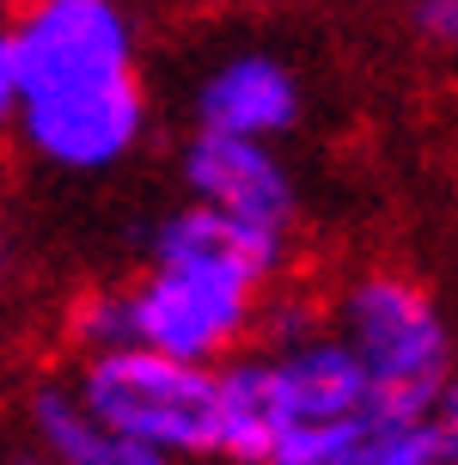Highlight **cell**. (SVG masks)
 I'll list each match as a JSON object with an SVG mask.
<instances>
[{"instance_id": "16", "label": "cell", "mask_w": 458, "mask_h": 465, "mask_svg": "<svg viewBox=\"0 0 458 465\" xmlns=\"http://www.w3.org/2000/svg\"><path fill=\"white\" fill-rule=\"evenodd\" d=\"M269 319H275V337H281V343H299V337H312V331H306V306H275Z\"/></svg>"}, {"instance_id": "8", "label": "cell", "mask_w": 458, "mask_h": 465, "mask_svg": "<svg viewBox=\"0 0 458 465\" xmlns=\"http://www.w3.org/2000/svg\"><path fill=\"white\" fill-rule=\"evenodd\" d=\"M299 123V80L275 55H227L196 86V129L227 135H287Z\"/></svg>"}, {"instance_id": "17", "label": "cell", "mask_w": 458, "mask_h": 465, "mask_svg": "<svg viewBox=\"0 0 458 465\" xmlns=\"http://www.w3.org/2000/svg\"><path fill=\"white\" fill-rule=\"evenodd\" d=\"M440 429H446V447H453V465H458V380L440 398Z\"/></svg>"}, {"instance_id": "14", "label": "cell", "mask_w": 458, "mask_h": 465, "mask_svg": "<svg viewBox=\"0 0 458 465\" xmlns=\"http://www.w3.org/2000/svg\"><path fill=\"white\" fill-rule=\"evenodd\" d=\"M373 465H453V447H446V429L434 417H397L379 441V460Z\"/></svg>"}, {"instance_id": "7", "label": "cell", "mask_w": 458, "mask_h": 465, "mask_svg": "<svg viewBox=\"0 0 458 465\" xmlns=\"http://www.w3.org/2000/svg\"><path fill=\"white\" fill-rule=\"evenodd\" d=\"M153 263H214V270H239L269 288L287 270V227H263V221H245V214H227L190 196V209L160 221Z\"/></svg>"}, {"instance_id": "15", "label": "cell", "mask_w": 458, "mask_h": 465, "mask_svg": "<svg viewBox=\"0 0 458 465\" xmlns=\"http://www.w3.org/2000/svg\"><path fill=\"white\" fill-rule=\"evenodd\" d=\"M410 25L428 49H458V0H415Z\"/></svg>"}, {"instance_id": "2", "label": "cell", "mask_w": 458, "mask_h": 465, "mask_svg": "<svg viewBox=\"0 0 458 465\" xmlns=\"http://www.w3.org/2000/svg\"><path fill=\"white\" fill-rule=\"evenodd\" d=\"M336 325L361 349L385 417H434L453 386V337L422 282L397 276V270H373V276L348 282Z\"/></svg>"}, {"instance_id": "13", "label": "cell", "mask_w": 458, "mask_h": 465, "mask_svg": "<svg viewBox=\"0 0 458 465\" xmlns=\"http://www.w3.org/2000/svg\"><path fill=\"white\" fill-rule=\"evenodd\" d=\"M68 331H73V343L86 349V355L135 343V306H129V288H122V294H80L73 312H68Z\"/></svg>"}, {"instance_id": "6", "label": "cell", "mask_w": 458, "mask_h": 465, "mask_svg": "<svg viewBox=\"0 0 458 465\" xmlns=\"http://www.w3.org/2000/svg\"><path fill=\"white\" fill-rule=\"evenodd\" d=\"M183 184L196 203H214L227 214L263 221V227L294 232V178L275 160V147L263 135H227V129H196L183 147Z\"/></svg>"}, {"instance_id": "19", "label": "cell", "mask_w": 458, "mask_h": 465, "mask_svg": "<svg viewBox=\"0 0 458 465\" xmlns=\"http://www.w3.org/2000/svg\"><path fill=\"white\" fill-rule=\"evenodd\" d=\"M263 6H299V0H263Z\"/></svg>"}, {"instance_id": "10", "label": "cell", "mask_w": 458, "mask_h": 465, "mask_svg": "<svg viewBox=\"0 0 458 465\" xmlns=\"http://www.w3.org/2000/svg\"><path fill=\"white\" fill-rule=\"evenodd\" d=\"M31 435L55 465H183L178 453H165L153 441H135L111 429L104 417H92L86 398L68 386H44L31 392Z\"/></svg>"}, {"instance_id": "1", "label": "cell", "mask_w": 458, "mask_h": 465, "mask_svg": "<svg viewBox=\"0 0 458 465\" xmlns=\"http://www.w3.org/2000/svg\"><path fill=\"white\" fill-rule=\"evenodd\" d=\"M92 417L111 429L153 441L178 460H214L220 453V368L183 361L153 343H122L86 355L73 380Z\"/></svg>"}, {"instance_id": "12", "label": "cell", "mask_w": 458, "mask_h": 465, "mask_svg": "<svg viewBox=\"0 0 458 465\" xmlns=\"http://www.w3.org/2000/svg\"><path fill=\"white\" fill-rule=\"evenodd\" d=\"M391 422L397 417H385L379 404L355 411V417H330V422H287L269 465H373Z\"/></svg>"}, {"instance_id": "9", "label": "cell", "mask_w": 458, "mask_h": 465, "mask_svg": "<svg viewBox=\"0 0 458 465\" xmlns=\"http://www.w3.org/2000/svg\"><path fill=\"white\" fill-rule=\"evenodd\" d=\"M275 380H281V404L287 422H330L373 411V373H366L361 349L348 337H299V343L275 349Z\"/></svg>"}, {"instance_id": "3", "label": "cell", "mask_w": 458, "mask_h": 465, "mask_svg": "<svg viewBox=\"0 0 458 465\" xmlns=\"http://www.w3.org/2000/svg\"><path fill=\"white\" fill-rule=\"evenodd\" d=\"M135 74V25L122 0H19L0 31V104Z\"/></svg>"}, {"instance_id": "5", "label": "cell", "mask_w": 458, "mask_h": 465, "mask_svg": "<svg viewBox=\"0 0 458 465\" xmlns=\"http://www.w3.org/2000/svg\"><path fill=\"white\" fill-rule=\"evenodd\" d=\"M13 123H19V141L44 165L104 172L122 153H135L141 129H147V93H141L135 74H111V80H86V86L24 98L13 111Z\"/></svg>"}, {"instance_id": "4", "label": "cell", "mask_w": 458, "mask_h": 465, "mask_svg": "<svg viewBox=\"0 0 458 465\" xmlns=\"http://www.w3.org/2000/svg\"><path fill=\"white\" fill-rule=\"evenodd\" d=\"M257 294H263V282L239 276V270H214V263H153V270L129 288L135 343H153V349H165V355L220 368L232 349L245 343V331H251Z\"/></svg>"}, {"instance_id": "11", "label": "cell", "mask_w": 458, "mask_h": 465, "mask_svg": "<svg viewBox=\"0 0 458 465\" xmlns=\"http://www.w3.org/2000/svg\"><path fill=\"white\" fill-rule=\"evenodd\" d=\"M287 429L275 355H227L220 361V460L269 465L275 441Z\"/></svg>"}, {"instance_id": "18", "label": "cell", "mask_w": 458, "mask_h": 465, "mask_svg": "<svg viewBox=\"0 0 458 465\" xmlns=\"http://www.w3.org/2000/svg\"><path fill=\"white\" fill-rule=\"evenodd\" d=\"M19 465H55V460H49V453H44V460H19Z\"/></svg>"}]
</instances>
